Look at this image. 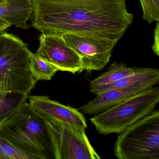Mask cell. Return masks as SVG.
I'll return each instance as SVG.
<instances>
[{"label": "cell", "instance_id": "2e32d148", "mask_svg": "<svg viewBox=\"0 0 159 159\" xmlns=\"http://www.w3.org/2000/svg\"><path fill=\"white\" fill-rule=\"evenodd\" d=\"M142 10L143 19L149 24L159 22V0H139Z\"/></svg>", "mask_w": 159, "mask_h": 159}, {"label": "cell", "instance_id": "9a60e30c", "mask_svg": "<svg viewBox=\"0 0 159 159\" xmlns=\"http://www.w3.org/2000/svg\"><path fill=\"white\" fill-rule=\"evenodd\" d=\"M30 70L32 76L37 81L50 80L58 71L55 67L33 53L31 54Z\"/></svg>", "mask_w": 159, "mask_h": 159}, {"label": "cell", "instance_id": "d6986e66", "mask_svg": "<svg viewBox=\"0 0 159 159\" xmlns=\"http://www.w3.org/2000/svg\"><path fill=\"white\" fill-rule=\"evenodd\" d=\"M11 26V24L5 20L0 19V33L3 32L4 30Z\"/></svg>", "mask_w": 159, "mask_h": 159}, {"label": "cell", "instance_id": "52a82bcc", "mask_svg": "<svg viewBox=\"0 0 159 159\" xmlns=\"http://www.w3.org/2000/svg\"><path fill=\"white\" fill-rule=\"evenodd\" d=\"M80 57L83 70L103 69L109 63L112 50L119 41L90 35L67 34L62 36Z\"/></svg>", "mask_w": 159, "mask_h": 159}, {"label": "cell", "instance_id": "7c38bea8", "mask_svg": "<svg viewBox=\"0 0 159 159\" xmlns=\"http://www.w3.org/2000/svg\"><path fill=\"white\" fill-rule=\"evenodd\" d=\"M159 83V70L158 69L143 68L142 70L133 75L110 84L91 88L90 91L96 95L102 92L111 89L126 88L137 85H148L154 87Z\"/></svg>", "mask_w": 159, "mask_h": 159}, {"label": "cell", "instance_id": "4fadbf2b", "mask_svg": "<svg viewBox=\"0 0 159 159\" xmlns=\"http://www.w3.org/2000/svg\"><path fill=\"white\" fill-rule=\"evenodd\" d=\"M143 68L128 67L124 63L114 62L109 67L107 71L91 81L90 89L118 81L139 72Z\"/></svg>", "mask_w": 159, "mask_h": 159}, {"label": "cell", "instance_id": "6da1fadb", "mask_svg": "<svg viewBox=\"0 0 159 159\" xmlns=\"http://www.w3.org/2000/svg\"><path fill=\"white\" fill-rule=\"evenodd\" d=\"M32 26L43 35H90L119 41L134 16L125 0H33Z\"/></svg>", "mask_w": 159, "mask_h": 159}, {"label": "cell", "instance_id": "ffe728a7", "mask_svg": "<svg viewBox=\"0 0 159 159\" xmlns=\"http://www.w3.org/2000/svg\"><path fill=\"white\" fill-rule=\"evenodd\" d=\"M8 0H0V4H3L7 2Z\"/></svg>", "mask_w": 159, "mask_h": 159}, {"label": "cell", "instance_id": "30bf717a", "mask_svg": "<svg viewBox=\"0 0 159 159\" xmlns=\"http://www.w3.org/2000/svg\"><path fill=\"white\" fill-rule=\"evenodd\" d=\"M153 87L137 85L126 88L111 89L102 92L91 101L78 109L82 113L96 115L125 101L133 96Z\"/></svg>", "mask_w": 159, "mask_h": 159}, {"label": "cell", "instance_id": "5bb4252c", "mask_svg": "<svg viewBox=\"0 0 159 159\" xmlns=\"http://www.w3.org/2000/svg\"><path fill=\"white\" fill-rule=\"evenodd\" d=\"M28 96L22 94L0 93V123L16 111Z\"/></svg>", "mask_w": 159, "mask_h": 159}, {"label": "cell", "instance_id": "8fae6325", "mask_svg": "<svg viewBox=\"0 0 159 159\" xmlns=\"http://www.w3.org/2000/svg\"><path fill=\"white\" fill-rule=\"evenodd\" d=\"M34 12L33 0H8L0 4V19L16 27L28 29V22Z\"/></svg>", "mask_w": 159, "mask_h": 159}, {"label": "cell", "instance_id": "ac0fdd59", "mask_svg": "<svg viewBox=\"0 0 159 159\" xmlns=\"http://www.w3.org/2000/svg\"><path fill=\"white\" fill-rule=\"evenodd\" d=\"M159 22H157L156 28L154 30V41L153 46L152 47V49L156 55L159 56Z\"/></svg>", "mask_w": 159, "mask_h": 159}, {"label": "cell", "instance_id": "3957f363", "mask_svg": "<svg viewBox=\"0 0 159 159\" xmlns=\"http://www.w3.org/2000/svg\"><path fill=\"white\" fill-rule=\"evenodd\" d=\"M31 54L18 37L0 33V93L30 94L37 82L30 70Z\"/></svg>", "mask_w": 159, "mask_h": 159}, {"label": "cell", "instance_id": "ba28073f", "mask_svg": "<svg viewBox=\"0 0 159 159\" xmlns=\"http://www.w3.org/2000/svg\"><path fill=\"white\" fill-rule=\"evenodd\" d=\"M37 56L55 67L58 70L75 74L82 72V64L78 54L70 48L62 36L42 34Z\"/></svg>", "mask_w": 159, "mask_h": 159}, {"label": "cell", "instance_id": "9c48e42d", "mask_svg": "<svg viewBox=\"0 0 159 159\" xmlns=\"http://www.w3.org/2000/svg\"><path fill=\"white\" fill-rule=\"evenodd\" d=\"M27 99L34 111L44 120H56L84 131L87 127L84 116L78 109L44 96H31Z\"/></svg>", "mask_w": 159, "mask_h": 159}, {"label": "cell", "instance_id": "e0dca14e", "mask_svg": "<svg viewBox=\"0 0 159 159\" xmlns=\"http://www.w3.org/2000/svg\"><path fill=\"white\" fill-rule=\"evenodd\" d=\"M0 159H29L5 139L0 137Z\"/></svg>", "mask_w": 159, "mask_h": 159}, {"label": "cell", "instance_id": "277c9868", "mask_svg": "<svg viewBox=\"0 0 159 159\" xmlns=\"http://www.w3.org/2000/svg\"><path fill=\"white\" fill-rule=\"evenodd\" d=\"M159 101V87H153L96 114L90 120L100 134H120L151 113Z\"/></svg>", "mask_w": 159, "mask_h": 159}, {"label": "cell", "instance_id": "8992f818", "mask_svg": "<svg viewBox=\"0 0 159 159\" xmlns=\"http://www.w3.org/2000/svg\"><path fill=\"white\" fill-rule=\"evenodd\" d=\"M45 121L54 159H101L89 142L85 131L56 120Z\"/></svg>", "mask_w": 159, "mask_h": 159}, {"label": "cell", "instance_id": "5b68a950", "mask_svg": "<svg viewBox=\"0 0 159 159\" xmlns=\"http://www.w3.org/2000/svg\"><path fill=\"white\" fill-rule=\"evenodd\" d=\"M120 159H159V111L151 113L119 134L114 147Z\"/></svg>", "mask_w": 159, "mask_h": 159}, {"label": "cell", "instance_id": "7a4b0ae2", "mask_svg": "<svg viewBox=\"0 0 159 159\" xmlns=\"http://www.w3.org/2000/svg\"><path fill=\"white\" fill-rule=\"evenodd\" d=\"M0 137L29 159H54L45 120L27 101L0 123Z\"/></svg>", "mask_w": 159, "mask_h": 159}]
</instances>
